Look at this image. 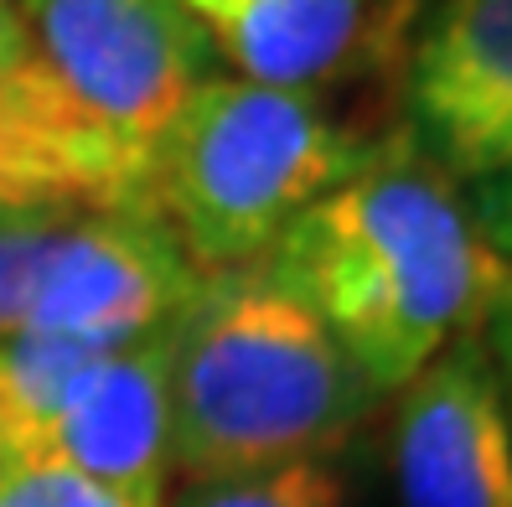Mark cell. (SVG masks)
Masks as SVG:
<instances>
[{
  "mask_svg": "<svg viewBox=\"0 0 512 507\" xmlns=\"http://www.w3.org/2000/svg\"><path fill=\"white\" fill-rule=\"evenodd\" d=\"M378 394L476 332L502 259L481 244L471 207L399 135L388 151L306 207L264 259Z\"/></svg>",
  "mask_w": 512,
  "mask_h": 507,
  "instance_id": "6da1fadb",
  "label": "cell"
},
{
  "mask_svg": "<svg viewBox=\"0 0 512 507\" xmlns=\"http://www.w3.org/2000/svg\"><path fill=\"white\" fill-rule=\"evenodd\" d=\"M373 404L378 389L264 264L213 270L166 332V430L182 482L337 456Z\"/></svg>",
  "mask_w": 512,
  "mask_h": 507,
  "instance_id": "7a4b0ae2",
  "label": "cell"
},
{
  "mask_svg": "<svg viewBox=\"0 0 512 507\" xmlns=\"http://www.w3.org/2000/svg\"><path fill=\"white\" fill-rule=\"evenodd\" d=\"M394 140H368L331 114L321 94L213 73L150 161V213L202 275L244 270Z\"/></svg>",
  "mask_w": 512,
  "mask_h": 507,
  "instance_id": "3957f363",
  "label": "cell"
},
{
  "mask_svg": "<svg viewBox=\"0 0 512 507\" xmlns=\"http://www.w3.org/2000/svg\"><path fill=\"white\" fill-rule=\"evenodd\" d=\"M21 16L150 213V161L197 83L218 73L213 42L187 11H150L140 0H21Z\"/></svg>",
  "mask_w": 512,
  "mask_h": 507,
  "instance_id": "277c9868",
  "label": "cell"
},
{
  "mask_svg": "<svg viewBox=\"0 0 512 507\" xmlns=\"http://www.w3.org/2000/svg\"><path fill=\"white\" fill-rule=\"evenodd\" d=\"M202 280L161 218L73 207L47 238L21 332L83 352H125L166 337Z\"/></svg>",
  "mask_w": 512,
  "mask_h": 507,
  "instance_id": "5b68a950",
  "label": "cell"
},
{
  "mask_svg": "<svg viewBox=\"0 0 512 507\" xmlns=\"http://www.w3.org/2000/svg\"><path fill=\"white\" fill-rule=\"evenodd\" d=\"M404 140L450 182L512 166V0H435L399 57Z\"/></svg>",
  "mask_w": 512,
  "mask_h": 507,
  "instance_id": "8992f818",
  "label": "cell"
},
{
  "mask_svg": "<svg viewBox=\"0 0 512 507\" xmlns=\"http://www.w3.org/2000/svg\"><path fill=\"white\" fill-rule=\"evenodd\" d=\"M388 471L399 507H512V420L481 326L399 389Z\"/></svg>",
  "mask_w": 512,
  "mask_h": 507,
  "instance_id": "52a82bcc",
  "label": "cell"
},
{
  "mask_svg": "<svg viewBox=\"0 0 512 507\" xmlns=\"http://www.w3.org/2000/svg\"><path fill=\"white\" fill-rule=\"evenodd\" d=\"M238 73L269 88L321 94L363 68L404 57V0H176Z\"/></svg>",
  "mask_w": 512,
  "mask_h": 507,
  "instance_id": "ba28073f",
  "label": "cell"
},
{
  "mask_svg": "<svg viewBox=\"0 0 512 507\" xmlns=\"http://www.w3.org/2000/svg\"><path fill=\"white\" fill-rule=\"evenodd\" d=\"M0 151H6L57 207H114L145 213L140 192L114 151L78 114L21 16V0H0Z\"/></svg>",
  "mask_w": 512,
  "mask_h": 507,
  "instance_id": "9c48e42d",
  "label": "cell"
},
{
  "mask_svg": "<svg viewBox=\"0 0 512 507\" xmlns=\"http://www.w3.org/2000/svg\"><path fill=\"white\" fill-rule=\"evenodd\" d=\"M171 507H357V497L337 456H300L213 482H182Z\"/></svg>",
  "mask_w": 512,
  "mask_h": 507,
  "instance_id": "30bf717a",
  "label": "cell"
},
{
  "mask_svg": "<svg viewBox=\"0 0 512 507\" xmlns=\"http://www.w3.org/2000/svg\"><path fill=\"white\" fill-rule=\"evenodd\" d=\"M63 213H73V207H47V213H21L0 223V337H16L26 326V306H32L47 238Z\"/></svg>",
  "mask_w": 512,
  "mask_h": 507,
  "instance_id": "8fae6325",
  "label": "cell"
},
{
  "mask_svg": "<svg viewBox=\"0 0 512 507\" xmlns=\"http://www.w3.org/2000/svg\"><path fill=\"white\" fill-rule=\"evenodd\" d=\"M0 507H166V502H140L68 471H11L0 476Z\"/></svg>",
  "mask_w": 512,
  "mask_h": 507,
  "instance_id": "7c38bea8",
  "label": "cell"
},
{
  "mask_svg": "<svg viewBox=\"0 0 512 507\" xmlns=\"http://www.w3.org/2000/svg\"><path fill=\"white\" fill-rule=\"evenodd\" d=\"M466 207H471V223L481 233V244H487L502 264H512V166L487 176V182H476Z\"/></svg>",
  "mask_w": 512,
  "mask_h": 507,
  "instance_id": "4fadbf2b",
  "label": "cell"
},
{
  "mask_svg": "<svg viewBox=\"0 0 512 507\" xmlns=\"http://www.w3.org/2000/svg\"><path fill=\"white\" fill-rule=\"evenodd\" d=\"M481 342L492 352V368L502 378V399H507V420H512V264H502L487 311H481Z\"/></svg>",
  "mask_w": 512,
  "mask_h": 507,
  "instance_id": "5bb4252c",
  "label": "cell"
},
{
  "mask_svg": "<svg viewBox=\"0 0 512 507\" xmlns=\"http://www.w3.org/2000/svg\"><path fill=\"white\" fill-rule=\"evenodd\" d=\"M47 207H57V202H52L6 151H0V223H6V218H21V213H47Z\"/></svg>",
  "mask_w": 512,
  "mask_h": 507,
  "instance_id": "9a60e30c",
  "label": "cell"
},
{
  "mask_svg": "<svg viewBox=\"0 0 512 507\" xmlns=\"http://www.w3.org/2000/svg\"><path fill=\"white\" fill-rule=\"evenodd\" d=\"M140 6H150V11H182L176 0H140Z\"/></svg>",
  "mask_w": 512,
  "mask_h": 507,
  "instance_id": "2e32d148",
  "label": "cell"
}]
</instances>
